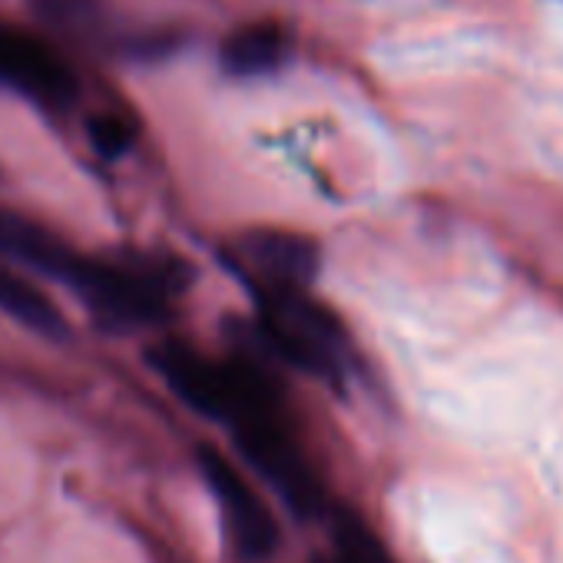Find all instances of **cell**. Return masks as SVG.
Wrapping results in <instances>:
<instances>
[{
    "instance_id": "1",
    "label": "cell",
    "mask_w": 563,
    "mask_h": 563,
    "mask_svg": "<svg viewBox=\"0 0 563 563\" xmlns=\"http://www.w3.org/2000/svg\"><path fill=\"white\" fill-rule=\"evenodd\" d=\"M189 268L166 255H80L67 289L84 302L97 325L133 332L169 316L173 299L186 289Z\"/></svg>"
},
{
    "instance_id": "2",
    "label": "cell",
    "mask_w": 563,
    "mask_h": 563,
    "mask_svg": "<svg viewBox=\"0 0 563 563\" xmlns=\"http://www.w3.org/2000/svg\"><path fill=\"white\" fill-rule=\"evenodd\" d=\"M150 365L192 411L222 421L229 431L268 408H282L272 378L252 358L219 362L186 342H163L150 352Z\"/></svg>"
},
{
    "instance_id": "3",
    "label": "cell",
    "mask_w": 563,
    "mask_h": 563,
    "mask_svg": "<svg viewBox=\"0 0 563 563\" xmlns=\"http://www.w3.org/2000/svg\"><path fill=\"white\" fill-rule=\"evenodd\" d=\"M255 339L268 355L312 378L339 385L352 365V345L339 319L306 289H258Z\"/></svg>"
},
{
    "instance_id": "4",
    "label": "cell",
    "mask_w": 563,
    "mask_h": 563,
    "mask_svg": "<svg viewBox=\"0 0 563 563\" xmlns=\"http://www.w3.org/2000/svg\"><path fill=\"white\" fill-rule=\"evenodd\" d=\"M232 441L242 457L272 484V490L286 500L299 517H312L325 504L322 481L289 431L282 408L258 411L232 428Z\"/></svg>"
},
{
    "instance_id": "5",
    "label": "cell",
    "mask_w": 563,
    "mask_h": 563,
    "mask_svg": "<svg viewBox=\"0 0 563 563\" xmlns=\"http://www.w3.org/2000/svg\"><path fill=\"white\" fill-rule=\"evenodd\" d=\"M199 471L209 484V490L219 500L225 533L242 560H265L278 547V523L265 500L252 490V484L235 471V464L219 454L216 448L202 444L199 448Z\"/></svg>"
},
{
    "instance_id": "6",
    "label": "cell",
    "mask_w": 563,
    "mask_h": 563,
    "mask_svg": "<svg viewBox=\"0 0 563 563\" xmlns=\"http://www.w3.org/2000/svg\"><path fill=\"white\" fill-rule=\"evenodd\" d=\"M0 84L21 90L24 97L51 110L70 107L80 93L74 70L60 60L54 47L8 24H0Z\"/></svg>"
},
{
    "instance_id": "7",
    "label": "cell",
    "mask_w": 563,
    "mask_h": 563,
    "mask_svg": "<svg viewBox=\"0 0 563 563\" xmlns=\"http://www.w3.org/2000/svg\"><path fill=\"white\" fill-rule=\"evenodd\" d=\"M235 268L249 289H309L319 268V249L292 232H252L235 242Z\"/></svg>"
},
{
    "instance_id": "8",
    "label": "cell",
    "mask_w": 563,
    "mask_h": 563,
    "mask_svg": "<svg viewBox=\"0 0 563 563\" xmlns=\"http://www.w3.org/2000/svg\"><path fill=\"white\" fill-rule=\"evenodd\" d=\"M0 255L60 282V286L80 258V252L70 242H64L44 222H37L11 206H0Z\"/></svg>"
},
{
    "instance_id": "9",
    "label": "cell",
    "mask_w": 563,
    "mask_h": 563,
    "mask_svg": "<svg viewBox=\"0 0 563 563\" xmlns=\"http://www.w3.org/2000/svg\"><path fill=\"white\" fill-rule=\"evenodd\" d=\"M289 34L272 21H255L245 27H235L219 51V64L229 77H265L275 74L289 60Z\"/></svg>"
},
{
    "instance_id": "10",
    "label": "cell",
    "mask_w": 563,
    "mask_h": 563,
    "mask_svg": "<svg viewBox=\"0 0 563 563\" xmlns=\"http://www.w3.org/2000/svg\"><path fill=\"white\" fill-rule=\"evenodd\" d=\"M0 312L14 319L18 325L37 332L44 339H54V342H64L70 335L64 312L34 286V282L11 272L8 265H0Z\"/></svg>"
},
{
    "instance_id": "11",
    "label": "cell",
    "mask_w": 563,
    "mask_h": 563,
    "mask_svg": "<svg viewBox=\"0 0 563 563\" xmlns=\"http://www.w3.org/2000/svg\"><path fill=\"white\" fill-rule=\"evenodd\" d=\"M87 136L103 159H120L136 143V126L120 113H100L87 123Z\"/></svg>"
},
{
    "instance_id": "12",
    "label": "cell",
    "mask_w": 563,
    "mask_h": 563,
    "mask_svg": "<svg viewBox=\"0 0 563 563\" xmlns=\"http://www.w3.org/2000/svg\"><path fill=\"white\" fill-rule=\"evenodd\" d=\"M37 11L57 31H90L100 21V0H37Z\"/></svg>"
}]
</instances>
